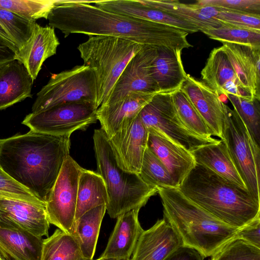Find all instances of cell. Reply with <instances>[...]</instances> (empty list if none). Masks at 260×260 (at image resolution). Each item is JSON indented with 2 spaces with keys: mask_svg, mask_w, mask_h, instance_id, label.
Returning a JSON list of instances; mask_svg holds the SVG:
<instances>
[{
  "mask_svg": "<svg viewBox=\"0 0 260 260\" xmlns=\"http://www.w3.org/2000/svg\"><path fill=\"white\" fill-rule=\"evenodd\" d=\"M49 26L64 38L73 34L122 38L142 46L182 50L192 47L185 31L160 23L110 12L88 1L57 0L50 12Z\"/></svg>",
  "mask_w": 260,
  "mask_h": 260,
  "instance_id": "1",
  "label": "cell"
},
{
  "mask_svg": "<svg viewBox=\"0 0 260 260\" xmlns=\"http://www.w3.org/2000/svg\"><path fill=\"white\" fill-rule=\"evenodd\" d=\"M71 135L30 131L0 140V167L11 178L46 203L69 155Z\"/></svg>",
  "mask_w": 260,
  "mask_h": 260,
  "instance_id": "2",
  "label": "cell"
},
{
  "mask_svg": "<svg viewBox=\"0 0 260 260\" xmlns=\"http://www.w3.org/2000/svg\"><path fill=\"white\" fill-rule=\"evenodd\" d=\"M178 188L189 200L234 228L241 229L260 219V201L200 165L196 163Z\"/></svg>",
  "mask_w": 260,
  "mask_h": 260,
  "instance_id": "3",
  "label": "cell"
},
{
  "mask_svg": "<svg viewBox=\"0 0 260 260\" xmlns=\"http://www.w3.org/2000/svg\"><path fill=\"white\" fill-rule=\"evenodd\" d=\"M164 217L175 230L184 246L204 257L211 256L236 237L237 229L219 220L187 198L178 188H157Z\"/></svg>",
  "mask_w": 260,
  "mask_h": 260,
  "instance_id": "4",
  "label": "cell"
},
{
  "mask_svg": "<svg viewBox=\"0 0 260 260\" xmlns=\"http://www.w3.org/2000/svg\"><path fill=\"white\" fill-rule=\"evenodd\" d=\"M94 150L96 172L104 181L108 201L106 211L112 218L145 206L157 193L156 187L146 184L138 174L125 171L117 165L108 138L101 128L94 130Z\"/></svg>",
  "mask_w": 260,
  "mask_h": 260,
  "instance_id": "5",
  "label": "cell"
},
{
  "mask_svg": "<svg viewBox=\"0 0 260 260\" xmlns=\"http://www.w3.org/2000/svg\"><path fill=\"white\" fill-rule=\"evenodd\" d=\"M142 45L122 38L89 36L77 47L83 64L93 72L99 108L108 99L113 88L129 60Z\"/></svg>",
  "mask_w": 260,
  "mask_h": 260,
  "instance_id": "6",
  "label": "cell"
},
{
  "mask_svg": "<svg viewBox=\"0 0 260 260\" xmlns=\"http://www.w3.org/2000/svg\"><path fill=\"white\" fill-rule=\"evenodd\" d=\"M96 102V89L93 72L84 64L52 74L48 83L37 94L32 113L73 103Z\"/></svg>",
  "mask_w": 260,
  "mask_h": 260,
  "instance_id": "7",
  "label": "cell"
},
{
  "mask_svg": "<svg viewBox=\"0 0 260 260\" xmlns=\"http://www.w3.org/2000/svg\"><path fill=\"white\" fill-rule=\"evenodd\" d=\"M222 140L247 190L260 201V147L237 112L226 105Z\"/></svg>",
  "mask_w": 260,
  "mask_h": 260,
  "instance_id": "8",
  "label": "cell"
},
{
  "mask_svg": "<svg viewBox=\"0 0 260 260\" xmlns=\"http://www.w3.org/2000/svg\"><path fill=\"white\" fill-rule=\"evenodd\" d=\"M139 116L148 132L159 135L191 152L205 145L218 143L190 131L180 120L174 107L172 93L159 92L142 109Z\"/></svg>",
  "mask_w": 260,
  "mask_h": 260,
  "instance_id": "9",
  "label": "cell"
},
{
  "mask_svg": "<svg viewBox=\"0 0 260 260\" xmlns=\"http://www.w3.org/2000/svg\"><path fill=\"white\" fill-rule=\"evenodd\" d=\"M96 105L93 103L63 104L26 116L22 123L31 131L50 135H71L98 120Z\"/></svg>",
  "mask_w": 260,
  "mask_h": 260,
  "instance_id": "10",
  "label": "cell"
},
{
  "mask_svg": "<svg viewBox=\"0 0 260 260\" xmlns=\"http://www.w3.org/2000/svg\"><path fill=\"white\" fill-rule=\"evenodd\" d=\"M83 169L68 155L45 203L50 224L69 234L75 221L78 182Z\"/></svg>",
  "mask_w": 260,
  "mask_h": 260,
  "instance_id": "11",
  "label": "cell"
},
{
  "mask_svg": "<svg viewBox=\"0 0 260 260\" xmlns=\"http://www.w3.org/2000/svg\"><path fill=\"white\" fill-rule=\"evenodd\" d=\"M156 55V47L143 46L128 62L108 99L101 106L115 103L133 92L159 93L151 74L152 65Z\"/></svg>",
  "mask_w": 260,
  "mask_h": 260,
  "instance_id": "12",
  "label": "cell"
},
{
  "mask_svg": "<svg viewBox=\"0 0 260 260\" xmlns=\"http://www.w3.org/2000/svg\"><path fill=\"white\" fill-rule=\"evenodd\" d=\"M149 132L139 116L108 138L118 166L122 170L140 172Z\"/></svg>",
  "mask_w": 260,
  "mask_h": 260,
  "instance_id": "13",
  "label": "cell"
},
{
  "mask_svg": "<svg viewBox=\"0 0 260 260\" xmlns=\"http://www.w3.org/2000/svg\"><path fill=\"white\" fill-rule=\"evenodd\" d=\"M180 90L202 117L211 136L222 140L226 105L219 95L203 82L188 74Z\"/></svg>",
  "mask_w": 260,
  "mask_h": 260,
  "instance_id": "14",
  "label": "cell"
},
{
  "mask_svg": "<svg viewBox=\"0 0 260 260\" xmlns=\"http://www.w3.org/2000/svg\"><path fill=\"white\" fill-rule=\"evenodd\" d=\"M182 245L181 238L164 217L143 230L130 260H165Z\"/></svg>",
  "mask_w": 260,
  "mask_h": 260,
  "instance_id": "15",
  "label": "cell"
},
{
  "mask_svg": "<svg viewBox=\"0 0 260 260\" xmlns=\"http://www.w3.org/2000/svg\"><path fill=\"white\" fill-rule=\"evenodd\" d=\"M201 75L202 82L219 95L254 98L242 87L222 46L210 52Z\"/></svg>",
  "mask_w": 260,
  "mask_h": 260,
  "instance_id": "16",
  "label": "cell"
},
{
  "mask_svg": "<svg viewBox=\"0 0 260 260\" xmlns=\"http://www.w3.org/2000/svg\"><path fill=\"white\" fill-rule=\"evenodd\" d=\"M43 241L0 216V254L7 260H41Z\"/></svg>",
  "mask_w": 260,
  "mask_h": 260,
  "instance_id": "17",
  "label": "cell"
},
{
  "mask_svg": "<svg viewBox=\"0 0 260 260\" xmlns=\"http://www.w3.org/2000/svg\"><path fill=\"white\" fill-rule=\"evenodd\" d=\"M0 216L39 237H48L46 204L0 196Z\"/></svg>",
  "mask_w": 260,
  "mask_h": 260,
  "instance_id": "18",
  "label": "cell"
},
{
  "mask_svg": "<svg viewBox=\"0 0 260 260\" xmlns=\"http://www.w3.org/2000/svg\"><path fill=\"white\" fill-rule=\"evenodd\" d=\"M221 43L242 87L260 100V49L243 44Z\"/></svg>",
  "mask_w": 260,
  "mask_h": 260,
  "instance_id": "19",
  "label": "cell"
},
{
  "mask_svg": "<svg viewBox=\"0 0 260 260\" xmlns=\"http://www.w3.org/2000/svg\"><path fill=\"white\" fill-rule=\"evenodd\" d=\"M155 94L133 92L115 103L100 106L96 111L97 119L107 137H111L135 119Z\"/></svg>",
  "mask_w": 260,
  "mask_h": 260,
  "instance_id": "20",
  "label": "cell"
},
{
  "mask_svg": "<svg viewBox=\"0 0 260 260\" xmlns=\"http://www.w3.org/2000/svg\"><path fill=\"white\" fill-rule=\"evenodd\" d=\"M140 209L117 217V221L101 258L130 259L143 229L138 219Z\"/></svg>",
  "mask_w": 260,
  "mask_h": 260,
  "instance_id": "21",
  "label": "cell"
},
{
  "mask_svg": "<svg viewBox=\"0 0 260 260\" xmlns=\"http://www.w3.org/2000/svg\"><path fill=\"white\" fill-rule=\"evenodd\" d=\"M147 148L165 166L178 187L196 165L190 152L153 133L149 132Z\"/></svg>",
  "mask_w": 260,
  "mask_h": 260,
  "instance_id": "22",
  "label": "cell"
},
{
  "mask_svg": "<svg viewBox=\"0 0 260 260\" xmlns=\"http://www.w3.org/2000/svg\"><path fill=\"white\" fill-rule=\"evenodd\" d=\"M88 2L98 7L110 12L169 25L185 31L188 34L200 31L196 26L160 10L143 5L138 0H104Z\"/></svg>",
  "mask_w": 260,
  "mask_h": 260,
  "instance_id": "23",
  "label": "cell"
},
{
  "mask_svg": "<svg viewBox=\"0 0 260 260\" xmlns=\"http://www.w3.org/2000/svg\"><path fill=\"white\" fill-rule=\"evenodd\" d=\"M181 50L157 47V55L151 67L153 79L160 92L173 93L180 89L186 79L181 59Z\"/></svg>",
  "mask_w": 260,
  "mask_h": 260,
  "instance_id": "24",
  "label": "cell"
},
{
  "mask_svg": "<svg viewBox=\"0 0 260 260\" xmlns=\"http://www.w3.org/2000/svg\"><path fill=\"white\" fill-rule=\"evenodd\" d=\"M34 80L24 64L15 59L0 68V110L31 98Z\"/></svg>",
  "mask_w": 260,
  "mask_h": 260,
  "instance_id": "25",
  "label": "cell"
},
{
  "mask_svg": "<svg viewBox=\"0 0 260 260\" xmlns=\"http://www.w3.org/2000/svg\"><path fill=\"white\" fill-rule=\"evenodd\" d=\"M59 44L54 28L49 25L42 26L36 23L31 40L19 60L33 80L37 78L43 62L56 53Z\"/></svg>",
  "mask_w": 260,
  "mask_h": 260,
  "instance_id": "26",
  "label": "cell"
},
{
  "mask_svg": "<svg viewBox=\"0 0 260 260\" xmlns=\"http://www.w3.org/2000/svg\"><path fill=\"white\" fill-rule=\"evenodd\" d=\"M196 164L203 166L225 180L247 189L223 141L203 145L190 152Z\"/></svg>",
  "mask_w": 260,
  "mask_h": 260,
  "instance_id": "27",
  "label": "cell"
},
{
  "mask_svg": "<svg viewBox=\"0 0 260 260\" xmlns=\"http://www.w3.org/2000/svg\"><path fill=\"white\" fill-rule=\"evenodd\" d=\"M106 211V206L93 208L75 221L71 235L77 241L82 257L92 260L101 224Z\"/></svg>",
  "mask_w": 260,
  "mask_h": 260,
  "instance_id": "28",
  "label": "cell"
},
{
  "mask_svg": "<svg viewBox=\"0 0 260 260\" xmlns=\"http://www.w3.org/2000/svg\"><path fill=\"white\" fill-rule=\"evenodd\" d=\"M106 187L102 177L96 172L83 169L79 176L75 220L87 211L107 205Z\"/></svg>",
  "mask_w": 260,
  "mask_h": 260,
  "instance_id": "29",
  "label": "cell"
},
{
  "mask_svg": "<svg viewBox=\"0 0 260 260\" xmlns=\"http://www.w3.org/2000/svg\"><path fill=\"white\" fill-rule=\"evenodd\" d=\"M143 5L163 11L171 16L196 26L200 31L217 28L221 25L218 21L199 13L191 4L177 0H138Z\"/></svg>",
  "mask_w": 260,
  "mask_h": 260,
  "instance_id": "30",
  "label": "cell"
},
{
  "mask_svg": "<svg viewBox=\"0 0 260 260\" xmlns=\"http://www.w3.org/2000/svg\"><path fill=\"white\" fill-rule=\"evenodd\" d=\"M82 257L75 238L59 229L43 239L41 260H79Z\"/></svg>",
  "mask_w": 260,
  "mask_h": 260,
  "instance_id": "31",
  "label": "cell"
},
{
  "mask_svg": "<svg viewBox=\"0 0 260 260\" xmlns=\"http://www.w3.org/2000/svg\"><path fill=\"white\" fill-rule=\"evenodd\" d=\"M0 23L16 46L19 60L31 40L36 21L13 12L0 9Z\"/></svg>",
  "mask_w": 260,
  "mask_h": 260,
  "instance_id": "32",
  "label": "cell"
},
{
  "mask_svg": "<svg viewBox=\"0 0 260 260\" xmlns=\"http://www.w3.org/2000/svg\"><path fill=\"white\" fill-rule=\"evenodd\" d=\"M227 98L248 130L251 137L260 146V100L228 94Z\"/></svg>",
  "mask_w": 260,
  "mask_h": 260,
  "instance_id": "33",
  "label": "cell"
},
{
  "mask_svg": "<svg viewBox=\"0 0 260 260\" xmlns=\"http://www.w3.org/2000/svg\"><path fill=\"white\" fill-rule=\"evenodd\" d=\"M172 99L180 120L187 129L200 136L212 137L204 120L182 91L173 92Z\"/></svg>",
  "mask_w": 260,
  "mask_h": 260,
  "instance_id": "34",
  "label": "cell"
},
{
  "mask_svg": "<svg viewBox=\"0 0 260 260\" xmlns=\"http://www.w3.org/2000/svg\"><path fill=\"white\" fill-rule=\"evenodd\" d=\"M139 175L146 184L157 188L178 187L165 166L147 147Z\"/></svg>",
  "mask_w": 260,
  "mask_h": 260,
  "instance_id": "35",
  "label": "cell"
},
{
  "mask_svg": "<svg viewBox=\"0 0 260 260\" xmlns=\"http://www.w3.org/2000/svg\"><path fill=\"white\" fill-rule=\"evenodd\" d=\"M210 39L220 42L249 45L260 49V31L222 24L217 28L202 31Z\"/></svg>",
  "mask_w": 260,
  "mask_h": 260,
  "instance_id": "36",
  "label": "cell"
},
{
  "mask_svg": "<svg viewBox=\"0 0 260 260\" xmlns=\"http://www.w3.org/2000/svg\"><path fill=\"white\" fill-rule=\"evenodd\" d=\"M57 2V0H0V9L30 19H47Z\"/></svg>",
  "mask_w": 260,
  "mask_h": 260,
  "instance_id": "37",
  "label": "cell"
},
{
  "mask_svg": "<svg viewBox=\"0 0 260 260\" xmlns=\"http://www.w3.org/2000/svg\"><path fill=\"white\" fill-rule=\"evenodd\" d=\"M211 256L210 260H260V248L235 237Z\"/></svg>",
  "mask_w": 260,
  "mask_h": 260,
  "instance_id": "38",
  "label": "cell"
},
{
  "mask_svg": "<svg viewBox=\"0 0 260 260\" xmlns=\"http://www.w3.org/2000/svg\"><path fill=\"white\" fill-rule=\"evenodd\" d=\"M217 9L218 11L213 19L221 23L260 31V15Z\"/></svg>",
  "mask_w": 260,
  "mask_h": 260,
  "instance_id": "39",
  "label": "cell"
},
{
  "mask_svg": "<svg viewBox=\"0 0 260 260\" xmlns=\"http://www.w3.org/2000/svg\"><path fill=\"white\" fill-rule=\"evenodd\" d=\"M192 4L260 15V0H198Z\"/></svg>",
  "mask_w": 260,
  "mask_h": 260,
  "instance_id": "40",
  "label": "cell"
},
{
  "mask_svg": "<svg viewBox=\"0 0 260 260\" xmlns=\"http://www.w3.org/2000/svg\"><path fill=\"white\" fill-rule=\"evenodd\" d=\"M0 196L18 199L35 203L46 204L26 188L17 182L0 167Z\"/></svg>",
  "mask_w": 260,
  "mask_h": 260,
  "instance_id": "41",
  "label": "cell"
},
{
  "mask_svg": "<svg viewBox=\"0 0 260 260\" xmlns=\"http://www.w3.org/2000/svg\"><path fill=\"white\" fill-rule=\"evenodd\" d=\"M260 219L240 229L236 237L244 240L260 248Z\"/></svg>",
  "mask_w": 260,
  "mask_h": 260,
  "instance_id": "42",
  "label": "cell"
},
{
  "mask_svg": "<svg viewBox=\"0 0 260 260\" xmlns=\"http://www.w3.org/2000/svg\"><path fill=\"white\" fill-rule=\"evenodd\" d=\"M204 256L196 249L182 245L165 260H204Z\"/></svg>",
  "mask_w": 260,
  "mask_h": 260,
  "instance_id": "43",
  "label": "cell"
},
{
  "mask_svg": "<svg viewBox=\"0 0 260 260\" xmlns=\"http://www.w3.org/2000/svg\"><path fill=\"white\" fill-rule=\"evenodd\" d=\"M18 58V52L0 39V68Z\"/></svg>",
  "mask_w": 260,
  "mask_h": 260,
  "instance_id": "44",
  "label": "cell"
},
{
  "mask_svg": "<svg viewBox=\"0 0 260 260\" xmlns=\"http://www.w3.org/2000/svg\"><path fill=\"white\" fill-rule=\"evenodd\" d=\"M0 39L5 42L10 46L16 50L18 53V51L17 48L14 42L11 38L10 36L7 32V30L3 25L0 23Z\"/></svg>",
  "mask_w": 260,
  "mask_h": 260,
  "instance_id": "45",
  "label": "cell"
},
{
  "mask_svg": "<svg viewBox=\"0 0 260 260\" xmlns=\"http://www.w3.org/2000/svg\"><path fill=\"white\" fill-rule=\"evenodd\" d=\"M93 260V259H92ZM95 260H130V259H118L112 258H101L99 257V258Z\"/></svg>",
  "mask_w": 260,
  "mask_h": 260,
  "instance_id": "46",
  "label": "cell"
},
{
  "mask_svg": "<svg viewBox=\"0 0 260 260\" xmlns=\"http://www.w3.org/2000/svg\"><path fill=\"white\" fill-rule=\"evenodd\" d=\"M0 260H7V259L5 258L4 257H3L1 254H0Z\"/></svg>",
  "mask_w": 260,
  "mask_h": 260,
  "instance_id": "47",
  "label": "cell"
},
{
  "mask_svg": "<svg viewBox=\"0 0 260 260\" xmlns=\"http://www.w3.org/2000/svg\"><path fill=\"white\" fill-rule=\"evenodd\" d=\"M79 260H87V259H84V258H81V259H79Z\"/></svg>",
  "mask_w": 260,
  "mask_h": 260,
  "instance_id": "48",
  "label": "cell"
}]
</instances>
